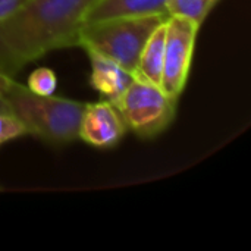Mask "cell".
Segmentation results:
<instances>
[{
  "mask_svg": "<svg viewBox=\"0 0 251 251\" xmlns=\"http://www.w3.org/2000/svg\"><path fill=\"white\" fill-rule=\"evenodd\" d=\"M94 0H25L0 21V72L13 78L50 51L79 46L84 18Z\"/></svg>",
  "mask_w": 251,
  "mask_h": 251,
  "instance_id": "obj_1",
  "label": "cell"
},
{
  "mask_svg": "<svg viewBox=\"0 0 251 251\" xmlns=\"http://www.w3.org/2000/svg\"><path fill=\"white\" fill-rule=\"evenodd\" d=\"M9 110L24 124L28 134L50 144L78 140L85 103L56 96H38L13 81L3 94Z\"/></svg>",
  "mask_w": 251,
  "mask_h": 251,
  "instance_id": "obj_2",
  "label": "cell"
},
{
  "mask_svg": "<svg viewBox=\"0 0 251 251\" xmlns=\"http://www.w3.org/2000/svg\"><path fill=\"white\" fill-rule=\"evenodd\" d=\"M168 16L112 18L84 24L79 35V47L91 49L112 59L131 74L151 32Z\"/></svg>",
  "mask_w": 251,
  "mask_h": 251,
  "instance_id": "obj_3",
  "label": "cell"
},
{
  "mask_svg": "<svg viewBox=\"0 0 251 251\" xmlns=\"http://www.w3.org/2000/svg\"><path fill=\"white\" fill-rule=\"evenodd\" d=\"M113 104L128 129L141 138H154L174 122L178 101L160 87L134 79Z\"/></svg>",
  "mask_w": 251,
  "mask_h": 251,
  "instance_id": "obj_4",
  "label": "cell"
},
{
  "mask_svg": "<svg viewBox=\"0 0 251 251\" xmlns=\"http://www.w3.org/2000/svg\"><path fill=\"white\" fill-rule=\"evenodd\" d=\"M200 25L181 16H168L165 32V57L160 88L174 100L185 90Z\"/></svg>",
  "mask_w": 251,
  "mask_h": 251,
  "instance_id": "obj_5",
  "label": "cell"
},
{
  "mask_svg": "<svg viewBox=\"0 0 251 251\" xmlns=\"http://www.w3.org/2000/svg\"><path fill=\"white\" fill-rule=\"evenodd\" d=\"M128 128L118 107L107 100L85 103L78 138L96 149L115 147L126 134Z\"/></svg>",
  "mask_w": 251,
  "mask_h": 251,
  "instance_id": "obj_6",
  "label": "cell"
},
{
  "mask_svg": "<svg viewBox=\"0 0 251 251\" xmlns=\"http://www.w3.org/2000/svg\"><path fill=\"white\" fill-rule=\"evenodd\" d=\"M84 50L91 63V87L99 91L104 97V100L115 103L134 81L132 74L96 50Z\"/></svg>",
  "mask_w": 251,
  "mask_h": 251,
  "instance_id": "obj_7",
  "label": "cell"
},
{
  "mask_svg": "<svg viewBox=\"0 0 251 251\" xmlns=\"http://www.w3.org/2000/svg\"><path fill=\"white\" fill-rule=\"evenodd\" d=\"M169 16L168 0H94L88 7L84 24L112 18Z\"/></svg>",
  "mask_w": 251,
  "mask_h": 251,
  "instance_id": "obj_8",
  "label": "cell"
},
{
  "mask_svg": "<svg viewBox=\"0 0 251 251\" xmlns=\"http://www.w3.org/2000/svg\"><path fill=\"white\" fill-rule=\"evenodd\" d=\"M165 32H166V21L162 22L149 37L138 57L137 66L132 72L134 79L160 87L163 57H165Z\"/></svg>",
  "mask_w": 251,
  "mask_h": 251,
  "instance_id": "obj_9",
  "label": "cell"
},
{
  "mask_svg": "<svg viewBox=\"0 0 251 251\" xmlns=\"http://www.w3.org/2000/svg\"><path fill=\"white\" fill-rule=\"evenodd\" d=\"M219 0H168V15L187 18L201 26Z\"/></svg>",
  "mask_w": 251,
  "mask_h": 251,
  "instance_id": "obj_10",
  "label": "cell"
},
{
  "mask_svg": "<svg viewBox=\"0 0 251 251\" xmlns=\"http://www.w3.org/2000/svg\"><path fill=\"white\" fill-rule=\"evenodd\" d=\"M57 87L56 74L49 68H37L28 78L26 88L38 96H51Z\"/></svg>",
  "mask_w": 251,
  "mask_h": 251,
  "instance_id": "obj_11",
  "label": "cell"
},
{
  "mask_svg": "<svg viewBox=\"0 0 251 251\" xmlns=\"http://www.w3.org/2000/svg\"><path fill=\"white\" fill-rule=\"evenodd\" d=\"M24 124L12 112H0V144L26 135Z\"/></svg>",
  "mask_w": 251,
  "mask_h": 251,
  "instance_id": "obj_12",
  "label": "cell"
},
{
  "mask_svg": "<svg viewBox=\"0 0 251 251\" xmlns=\"http://www.w3.org/2000/svg\"><path fill=\"white\" fill-rule=\"evenodd\" d=\"M25 0H0V21L13 13Z\"/></svg>",
  "mask_w": 251,
  "mask_h": 251,
  "instance_id": "obj_13",
  "label": "cell"
},
{
  "mask_svg": "<svg viewBox=\"0 0 251 251\" xmlns=\"http://www.w3.org/2000/svg\"><path fill=\"white\" fill-rule=\"evenodd\" d=\"M13 81H15L13 78H10V76H7V75H4V74L0 72V94H1V96H3V94L6 93V90L12 85Z\"/></svg>",
  "mask_w": 251,
  "mask_h": 251,
  "instance_id": "obj_14",
  "label": "cell"
},
{
  "mask_svg": "<svg viewBox=\"0 0 251 251\" xmlns=\"http://www.w3.org/2000/svg\"><path fill=\"white\" fill-rule=\"evenodd\" d=\"M0 112H10L9 106H7V101L4 100V97L1 94H0Z\"/></svg>",
  "mask_w": 251,
  "mask_h": 251,
  "instance_id": "obj_15",
  "label": "cell"
}]
</instances>
